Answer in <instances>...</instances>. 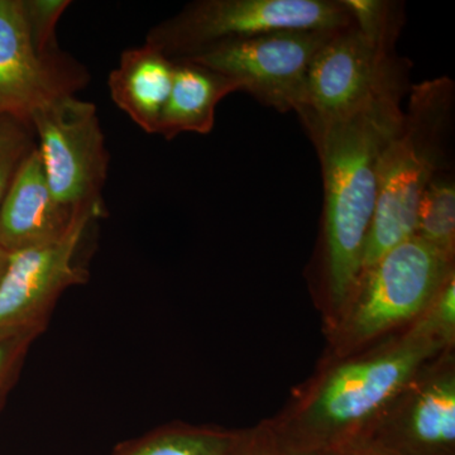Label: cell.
I'll return each mask as SVG.
<instances>
[{
    "mask_svg": "<svg viewBox=\"0 0 455 455\" xmlns=\"http://www.w3.org/2000/svg\"><path fill=\"white\" fill-rule=\"evenodd\" d=\"M239 430L209 425H161L137 438L125 440L112 455H226Z\"/></svg>",
    "mask_w": 455,
    "mask_h": 455,
    "instance_id": "15",
    "label": "cell"
},
{
    "mask_svg": "<svg viewBox=\"0 0 455 455\" xmlns=\"http://www.w3.org/2000/svg\"><path fill=\"white\" fill-rule=\"evenodd\" d=\"M370 440L397 455H455L453 349L421 371L383 416Z\"/></svg>",
    "mask_w": 455,
    "mask_h": 455,
    "instance_id": "10",
    "label": "cell"
},
{
    "mask_svg": "<svg viewBox=\"0 0 455 455\" xmlns=\"http://www.w3.org/2000/svg\"><path fill=\"white\" fill-rule=\"evenodd\" d=\"M66 92L36 44L25 2L0 0V114L29 123Z\"/></svg>",
    "mask_w": 455,
    "mask_h": 455,
    "instance_id": "11",
    "label": "cell"
},
{
    "mask_svg": "<svg viewBox=\"0 0 455 455\" xmlns=\"http://www.w3.org/2000/svg\"><path fill=\"white\" fill-rule=\"evenodd\" d=\"M412 324L447 348L453 349L455 340V272L440 287L429 307Z\"/></svg>",
    "mask_w": 455,
    "mask_h": 455,
    "instance_id": "18",
    "label": "cell"
},
{
    "mask_svg": "<svg viewBox=\"0 0 455 455\" xmlns=\"http://www.w3.org/2000/svg\"><path fill=\"white\" fill-rule=\"evenodd\" d=\"M70 2L62 0H31L25 2L27 18L31 26L33 37L38 49L44 53L52 40L57 20H60Z\"/></svg>",
    "mask_w": 455,
    "mask_h": 455,
    "instance_id": "22",
    "label": "cell"
},
{
    "mask_svg": "<svg viewBox=\"0 0 455 455\" xmlns=\"http://www.w3.org/2000/svg\"><path fill=\"white\" fill-rule=\"evenodd\" d=\"M9 253L0 245V278L3 276L5 266H7Z\"/></svg>",
    "mask_w": 455,
    "mask_h": 455,
    "instance_id": "24",
    "label": "cell"
},
{
    "mask_svg": "<svg viewBox=\"0 0 455 455\" xmlns=\"http://www.w3.org/2000/svg\"><path fill=\"white\" fill-rule=\"evenodd\" d=\"M29 127L22 119L0 114V206L18 169L36 147Z\"/></svg>",
    "mask_w": 455,
    "mask_h": 455,
    "instance_id": "17",
    "label": "cell"
},
{
    "mask_svg": "<svg viewBox=\"0 0 455 455\" xmlns=\"http://www.w3.org/2000/svg\"><path fill=\"white\" fill-rule=\"evenodd\" d=\"M173 74L175 61L149 42L123 53L118 68L110 73V95L143 131L158 133Z\"/></svg>",
    "mask_w": 455,
    "mask_h": 455,
    "instance_id": "13",
    "label": "cell"
},
{
    "mask_svg": "<svg viewBox=\"0 0 455 455\" xmlns=\"http://www.w3.org/2000/svg\"><path fill=\"white\" fill-rule=\"evenodd\" d=\"M454 272L453 259L416 235L383 254L362 271L348 302L331 323L337 357L412 324Z\"/></svg>",
    "mask_w": 455,
    "mask_h": 455,
    "instance_id": "4",
    "label": "cell"
},
{
    "mask_svg": "<svg viewBox=\"0 0 455 455\" xmlns=\"http://www.w3.org/2000/svg\"><path fill=\"white\" fill-rule=\"evenodd\" d=\"M29 124L57 202L73 212L100 206L108 155L95 106L66 92L36 110Z\"/></svg>",
    "mask_w": 455,
    "mask_h": 455,
    "instance_id": "8",
    "label": "cell"
},
{
    "mask_svg": "<svg viewBox=\"0 0 455 455\" xmlns=\"http://www.w3.org/2000/svg\"><path fill=\"white\" fill-rule=\"evenodd\" d=\"M75 212L51 191L37 147L20 164L0 206V245L8 253L64 235Z\"/></svg>",
    "mask_w": 455,
    "mask_h": 455,
    "instance_id": "12",
    "label": "cell"
},
{
    "mask_svg": "<svg viewBox=\"0 0 455 455\" xmlns=\"http://www.w3.org/2000/svg\"><path fill=\"white\" fill-rule=\"evenodd\" d=\"M40 335L29 331L0 338V415L20 379L29 348Z\"/></svg>",
    "mask_w": 455,
    "mask_h": 455,
    "instance_id": "20",
    "label": "cell"
},
{
    "mask_svg": "<svg viewBox=\"0 0 455 455\" xmlns=\"http://www.w3.org/2000/svg\"><path fill=\"white\" fill-rule=\"evenodd\" d=\"M415 235L454 259L455 184L449 171L434 173L416 211Z\"/></svg>",
    "mask_w": 455,
    "mask_h": 455,
    "instance_id": "16",
    "label": "cell"
},
{
    "mask_svg": "<svg viewBox=\"0 0 455 455\" xmlns=\"http://www.w3.org/2000/svg\"><path fill=\"white\" fill-rule=\"evenodd\" d=\"M238 90L241 86L235 80L190 60L179 59L157 134L166 140L185 132L208 134L214 127L215 109L221 99Z\"/></svg>",
    "mask_w": 455,
    "mask_h": 455,
    "instance_id": "14",
    "label": "cell"
},
{
    "mask_svg": "<svg viewBox=\"0 0 455 455\" xmlns=\"http://www.w3.org/2000/svg\"><path fill=\"white\" fill-rule=\"evenodd\" d=\"M226 455H305L296 453L292 449L286 447L280 439L275 435L267 421L251 427L247 430H239L238 436ZM328 455H350L349 453Z\"/></svg>",
    "mask_w": 455,
    "mask_h": 455,
    "instance_id": "21",
    "label": "cell"
},
{
    "mask_svg": "<svg viewBox=\"0 0 455 455\" xmlns=\"http://www.w3.org/2000/svg\"><path fill=\"white\" fill-rule=\"evenodd\" d=\"M335 32L266 33L224 42L184 59L235 80L263 106L299 113L311 61Z\"/></svg>",
    "mask_w": 455,
    "mask_h": 455,
    "instance_id": "9",
    "label": "cell"
},
{
    "mask_svg": "<svg viewBox=\"0 0 455 455\" xmlns=\"http://www.w3.org/2000/svg\"><path fill=\"white\" fill-rule=\"evenodd\" d=\"M451 90L448 79L419 85L409 113H403V127L383 149L362 271L415 235L421 194L434 173L444 170L442 139Z\"/></svg>",
    "mask_w": 455,
    "mask_h": 455,
    "instance_id": "3",
    "label": "cell"
},
{
    "mask_svg": "<svg viewBox=\"0 0 455 455\" xmlns=\"http://www.w3.org/2000/svg\"><path fill=\"white\" fill-rule=\"evenodd\" d=\"M355 26L377 44L392 46L397 35L394 4L382 0H344Z\"/></svg>",
    "mask_w": 455,
    "mask_h": 455,
    "instance_id": "19",
    "label": "cell"
},
{
    "mask_svg": "<svg viewBox=\"0 0 455 455\" xmlns=\"http://www.w3.org/2000/svg\"><path fill=\"white\" fill-rule=\"evenodd\" d=\"M355 25L344 0H205L156 32L151 44L180 59L224 42L280 31H338Z\"/></svg>",
    "mask_w": 455,
    "mask_h": 455,
    "instance_id": "5",
    "label": "cell"
},
{
    "mask_svg": "<svg viewBox=\"0 0 455 455\" xmlns=\"http://www.w3.org/2000/svg\"><path fill=\"white\" fill-rule=\"evenodd\" d=\"M100 209L88 206L75 212L70 227L56 241L9 253L0 278V338L44 333L66 290L88 281L85 269L75 263V254Z\"/></svg>",
    "mask_w": 455,
    "mask_h": 455,
    "instance_id": "7",
    "label": "cell"
},
{
    "mask_svg": "<svg viewBox=\"0 0 455 455\" xmlns=\"http://www.w3.org/2000/svg\"><path fill=\"white\" fill-rule=\"evenodd\" d=\"M403 77L358 112L311 134L322 164L324 211L322 277L331 323L346 307L363 268L383 149L403 127Z\"/></svg>",
    "mask_w": 455,
    "mask_h": 455,
    "instance_id": "1",
    "label": "cell"
},
{
    "mask_svg": "<svg viewBox=\"0 0 455 455\" xmlns=\"http://www.w3.org/2000/svg\"><path fill=\"white\" fill-rule=\"evenodd\" d=\"M350 455H397L373 440H367L350 451Z\"/></svg>",
    "mask_w": 455,
    "mask_h": 455,
    "instance_id": "23",
    "label": "cell"
},
{
    "mask_svg": "<svg viewBox=\"0 0 455 455\" xmlns=\"http://www.w3.org/2000/svg\"><path fill=\"white\" fill-rule=\"evenodd\" d=\"M451 350L410 325L396 340L339 359L283 414L267 421L286 447L305 455L349 453L367 442L386 412L430 362Z\"/></svg>",
    "mask_w": 455,
    "mask_h": 455,
    "instance_id": "2",
    "label": "cell"
},
{
    "mask_svg": "<svg viewBox=\"0 0 455 455\" xmlns=\"http://www.w3.org/2000/svg\"><path fill=\"white\" fill-rule=\"evenodd\" d=\"M391 50L355 25L335 32L320 47L309 66L298 113L309 136L358 112L403 77Z\"/></svg>",
    "mask_w": 455,
    "mask_h": 455,
    "instance_id": "6",
    "label": "cell"
}]
</instances>
